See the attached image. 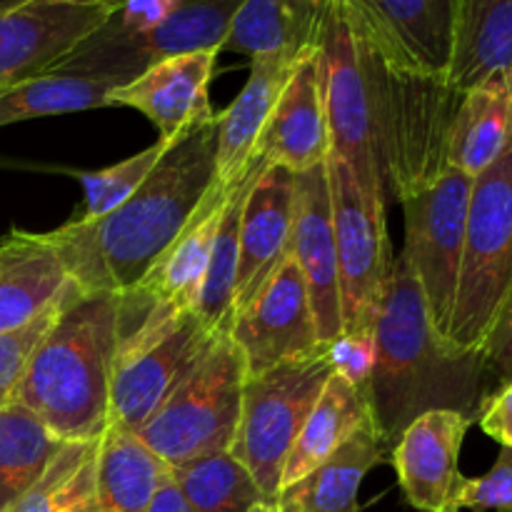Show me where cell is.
<instances>
[{
    "label": "cell",
    "mask_w": 512,
    "mask_h": 512,
    "mask_svg": "<svg viewBox=\"0 0 512 512\" xmlns=\"http://www.w3.org/2000/svg\"><path fill=\"white\" fill-rule=\"evenodd\" d=\"M325 358H328L335 375L348 380L353 388L368 393L370 378H373L375 370V358H378L373 328L340 333L333 343L325 345Z\"/></svg>",
    "instance_id": "obj_37"
},
{
    "label": "cell",
    "mask_w": 512,
    "mask_h": 512,
    "mask_svg": "<svg viewBox=\"0 0 512 512\" xmlns=\"http://www.w3.org/2000/svg\"><path fill=\"white\" fill-rule=\"evenodd\" d=\"M55 3H70V5H93V8H110L115 10L125 0H55Z\"/></svg>",
    "instance_id": "obj_44"
},
{
    "label": "cell",
    "mask_w": 512,
    "mask_h": 512,
    "mask_svg": "<svg viewBox=\"0 0 512 512\" xmlns=\"http://www.w3.org/2000/svg\"><path fill=\"white\" fill-rule=\"evenodd\" d=\"M373 333L378 358L365 395L385 453L415 418L433 410H455L478 423L493 393L483 355L453 348L433 328L403 255L395 258L380 295Z\"/></svg>",
    "instance_id": "obj_2"
},
{
    "label": "cell",
    "mask_w": 512,
    "mask_h": 512,
    "mask_svg": "<svg viewBox=\"0 0 512 512\" xmlns=\"http://www.w3.org/2000/svg\"><path fill=\"white\" fill-rule=\"evenodd\" d=\"M148 512H193V510H190V505L185 503L183 493H180L178 485H175V480H173V475H170V478L160 485L158 493H155Z\"/></svg>",
    "instance_id": "obj_42"
},
{
    "label": "cell",
    "mask_w": 512,
    "mask_h": 512,
    "mask_svg": "<svg viewBox=\"0 0 512 512\" xmlns=\"http://www.w3.org/2000/svg\"><path fill=\"white\" fill-rule=\"evenodd\" d=\"M330 373L333 368L320 353L245 378L238 425L228 450L248 468L268 503H275L283 488L290 450Z\"/></svg>",
    "instance_id": "obj_8"
},
{
    "label": "cell",
    "mask_w": 512,
    "mask_h": 512,
    "mask_svg": "<svg viewBox=\"0 0 512 512\" xmlns=\"http://www.w3.org/2000/svg\"><path fill=\"white\" fill-rule=\"evenodd\" d=\"M385 455L378 430L368 425L318 468L280 488L275 508L278 512H358L360 485Z\"/></svg>",
    "instance_id": "obj_25"
},
{
    "label": "cell",
    "mask_w": 512,
    "mask_h": 512,
    "mask_svg": "<svg viewBox=\"0 0 512 512\" xmlns=\"http://www.w3.org/2000/svg\"><path fill=\"white\" fill-rule=\"evenodd\" d=\"M325 165L338 253L343 333L373 328L375 308L395 265L385 203L370 200L360 190L353 170L338 155L328 153Z\"/></svg>",
    "instance_id": "obj_12"
},
{
    "label": "cell",
    "mask_w": 512,
    "mask_h": 512,
    "mask_svg": "<svg viewBox=\"0 0 512 512\" xmlns=\"http://www.w3.org/2000/svg\"><path fill=\"white\" fill-rule=\"evenodd\" d=\"M25 243H28V233H25V230H13V233L5 235V238L0 240V270H3L15 255H20Z\"/></svg>",
    "instance_id": "obj_43"
},
{
    "label": "cell",
    "mask_w": 512,
    "mask_h": 512,
    "mask_svg": "<svg viewBox=\"0 0 512 512\" xmlns=\"http://www.w3.org/2000/svg\"><path fill=\"white\" fill-rule=\"evenodd\" d=\"M123 335L110 378V423L138 433L175 385L193 370L218 333H210L193 308H143L133 295H123Z\"/></svg>",
    "instance_id": "obj_5"
},
{
    "label": "cell",
    "mask_w": 512,
    "mask_h": 512,
    "mask_svg": "<svg viewBox=\"0 0 512 512\" xmlns=\"http://www.w3.org/2000/svg\"><path fill=\"white\" fill-rule=\"evenodd\" d=\"M228 193L230 188L213 180V185L203 195V200L193 210L183 230L175 235V240L165 248V253L155 260L153 268L145 273L138 288L128 293L143 308H153V305L195 308Z\"/></svg>",
    "instance_id": "obj_22"
},
{
    "label": "cell",
    "mask_w": 512,
    "mask_h": 512,
    "mask_svg": "<svg viewBox=\"0 0 512 512\" xmlns=\"http://www.w3.org/2000/svg\"><path fill=\"white\" fill-rule=\"evenodd\" d=\"M220 50L173 55L158 60L130 83L110 93V105H125L143 113L158 128L160 140H178L193 128L215 120L210 83Z\"/></svg>",
    "instance_id": "obj_17"
},
{
    "label": "cell",
    "mask_w": 512,
    "mask_h": 512,
    "mask_svg": "<svg viewBox=\"0 0 512 512\" xmlns=\"http://www.w3.org/2000/svg\"><path fill=\"white\" fill-rule=\"evenodd\" d=\"M265 160L255 155L248 173L230 188L228 200H225L223 218H220L218 235H215L213 253H210L205 280L200 285L198 300H195V315L210 333L228 330L233 320V293H235V275H238L240 258V218H243V205L248 198L250 185L265 168Z\"/></svg>",
    "instance_id": "obj_30"
},
{
    "label": "cell",
    "mask_w": 512,
    "mask_h": 512,
    "mask_svg": "<svg viewBox=\"0 0 512 512\" xmlns=\"http://www.w3.org/2000/svg\"><path fill=\"white\" fill-rule=\"evenodd\" d=\"M368 425H373L368 395L353 388L340 375L330 373L328 383L320 390L318 400L290 450L283 470V488L318 468L340 445L348 443L355 433Z\"/></svg>",
    "instance_id": "obj_28"
},
{
    "label": "cell",
    "mask_w": 512,
    "mask_h": 512,
    "mask_svg": "<svg viewBox=\"0 0 512 512\" xmlns=\"http://www.w3.org/2000/svg\"><path fill=\"white\" fill-rule=\"evenodd\" d=\"M115 88L118 85L113 80L45 70L0 88V128L33 118L110 108V93Z\"/></svg>",
    "instance_id": "obj_31"
},
{
    "label": "cell",
    "mask_w": 512,
    "mask_h": 512,
    "mask_svg": "<svg viewBox=\"0 0 512 512\" xmlns=\"http://www.w3.org/2000/svg\"><path fill=\"white\" fill-rule=\"evenodd\" d=\"M500 73L512 75V0H458L448 83L465 93Z\"/></svg>",
    "instance_id": "obj_26"
},
{
    "label": "cell",
    "mask_w": 512,
    "mask_h": 512,
    "mask_svg": "<svg viewBox=\"0 0 512 512\" xmlns=\"http://www.w3.org/2000/svg\"><path fill=\"white\" fill-rule=\"evenodd\" d=\"M293 200L295 173L280 165H265L250 185L240 218V258L238 275H235L233 315L255 298L265 280L290 253Z\"/></svg>",
    "instance_id": "obj_19"
},
{
    "label": "cell",
    "mask_w": 512,
    "mask_h": 512,
    "mask_svg": "<svg viewBox=\"0 0 512 512\" xmlns=\"http://www.w3.org/2000/svg\"><path fill=\"white\" fill-rule=\"evenodd\" d=\"M328 0H243L220 50L255 58H303L318 48Z\"/></svg>",
    "instance_id": "obj_23"
},
{
    "label": "cell",
    "mask_w": 512,
    "mask_h": 512,
    "mask_svg": "<svg viewBox=\"0 0 512 512\" xmlns=\"http://www.w3.org/2000/svg\"><path fill=\"white\" fill-rule=\"evenodd\" d=\"M68 288H65V293H68ZM65 293L60 295L58 303L50 305L45 313L30 320L28 325H23L18 330H10V333H0V408L15 403V393H18L25 368H28L30 358H33L35 348L43 340V335L48 333L50 325L58 318V310Z\"/></svg>",
    "instance_id": "obj_36"
},
{
    "label": "cell",
    "mask_w": 512,
    "mask_h": 512,
    "mask_svg": "<svg viewBox=\"0 0 512 512\" xmlns=\"http://www.w3.org/2000/svg\"><path fill=\"white\" fill-rule=\"evenodd\" d=\"M230 338L243 353L248 378L325 353L308 288L293 253L285 255L255 298L233 315Z\"/></svg>",
    "instance_id": "obj_13"
},
{
    "label": "cell",
    "mask_w": 512,
    "mask_h": 512,
    "mask_svg": "<svg viewBox=\"0 0 512 512\" xmlns=\"http://www.w3.org/2000/svg\"><path fill=\"white\" fill-rule=\"evenodd\" d=\"M473 180L448 168L435 183L405 198L403 258L423 290L433 328L448 340L463 265Z\"/></svg>",
    "instance_id": "obj_11"
},
{
    "label": "cell",
    "mask_w": 512,
    "mask_h": 512,
    "mask_svg": "<svg viewBox=\"0 0 512 512\" xmlns=\"http://www.w3.org/2000/svg\"><path fill=\"white\" fill-rule=\"evenodd\" d=\"M215 180V120L168 145L145 183L108 215L68 220L43 243L80 293H133Z\"/></svg>",
    "instance_id": "obj_1"
},
{
    "label": "cell",
    "mask_w": 512,
    "mask_h": 512,
    "mask_svg": "<svg viewBox=\"0 0 512 512\" xmlns=\"http://www.w3.org/2000/svg\"><path fill=\"white\" fill-rule=\"evenodd\" d=\"M458 508L473 512H512V448H500L490 473L463 480Z\"/></svg>",
    "instance_id": "obj_38"
},
{
    "label": "cell",
    "mask_w": 512,
    "mask_h": 512,
    "mask_svg": "<svg viewBox=\"0 0 512 512\" xmlns=\"http://www.w3.org/2000/svg\"><path fill=\"white\" fill-rule=\"evenodd\" d=\"M250 512H278V508H275V503H260V505H255Z\"/></svg>",
    "instance_id": "obj_46"
},
{
    "label": "cell",
    "mask_w": 512,
    "mask_h": 512,
    "mask_svg": "<svg viewBox=\"0 0 512 512\" xmlns=\"http://www.w3.org/2000/svg\"><path fill=\"white\" fill-rule=\"evenodd\" d=\"M480 355H483L490 388L495 390L498 385L508 383L512 378V293L508 303H505L503 313H500L498 323H495L493 333L485 340Z\"/></svg>",
    "instance_id": "obj_40"
},
{
    "label": "cell",
    "mask_w": 512,
    "mask_h": 512,
    "mask_svg": "<svg viewBox=\"0 0 512 512\" xmlns=\"http://www.w3.org/2000/svg\"><path fill=\"white\" fill-rule=\"evenodd\" d=\"M512 150V75L465 90L448 138V168L478 178Z\"/></svg>",
    "instance_id": "obj_24"
},
{
    "label": "cell",
    "mask_w": 512,
    "mask_h": 512,
    "mask_svg": "<svg viewBox=\"0 0 512 512\" xmlns=\"http://www.w3.org/2000/svg\"><path fill=\"white\" fill-rule=\"evenodd\" d=\"M330 138L323 103L318 48L305 55L290 75L260 138L258 155L268 165L303 173L328 160Z\"/></svg>",
    "instance_id": "obj_20"
},
{
    "label": "cell",
    "mask_w": 512,
    "mask_h": 512,
    "mask_svg": "<svg viewBox=\"0 0 512 512\" xmlns=\"http://www.w3.org/2000/svg\"><path fill=\"white\" fill-rule=\"evenodd\" d=\"M290 253L303 273L320 343H333L343 333V313H340L338 253H335L333 208H330L325 163L295 173Z\"/></svg>",
    "instance_id": "obj_15"
},
{
    "label": "cell",
    "mask_w": 512,
    "mask_h": 512,
    "mask_svg": "<svg viewBox=\"0 0 512 512\" xmlns=\"http://www.w3.org/2000/svg\"><path fill=\"white\" fill-rule=\"evenodd\" d=\"M170 475L193 512H250L268 503L248 468L228 448L173 465Z\"/></svg>",
    "instance_id": "obj_33"
},
{
    "label": "cell",
    "mask_w": 512,
    "mask_h": 512,
    "mask_svg": "<svg viewBox=\"0 0 512 512\" xmlns=\"http://www.w3.org/2000/svg\"><path fill=\"white\" fill-rule=\"evenodd\" d=\"M110 13V8L40 0L0 15V88L53 68Z\"/></svg>",
    "instance_id": "obj_18"
},
{
    "label": "cell",
    "mask_w": 512,
    "mask_h": 512,
    "mask_svg": "<svg viewBox=\"0 0 512 512\" xmlns=\"http://www.w3.org/2000/svg\"><path fill=\"white\" fill-rule=\"evenodd\" d=\"M70 285L65 265L43 243L40 233H28V243L0 270V333H10L58 303Z\"/></svg>",
    "instance_id": "obj_29"
},
{
    "label": "cell",
    "mask_w": 512,
    "mask_h": 512,
    "mask_svg": "<svg viewBox=\"0 0 512 512\" xmlns=\"http://www.w3.org/2000/svg\"><path fill=\"white\" fill-rule=\"evenodd\" d=\"M330 153L338 155L370 200L388 205L373 138L368 43L340 0H328L318 38Z\"/></svg>",
    "instance_id": "obj_9"
},
{
    "label": "cell",
    "mask_w": 512,
    "mask_h": 512,
    "mask_svg": "<svg viewBox=\"0 0 512 512\" xmlns=\"http://www.w3.org/2000/svg\"><path fill=\"white\" fill-rule=\"evenodd\" d=\"M303 58H255L243 90L223 113H215V180L220 185L233 188L250 170L275 103Z\"/></svg>",
    "instance_id": "obj_21"
},
{
    "label": "cell",
    "mask_w": 512,
    "mask_h": 512,
    "mask_svg": "<svg viewBox=\"0 0 512 512\" xmlns=\"http://www.w3.org/2000/svg\"><path fill=\"white\" fill-rule=\"evenodd\" d=\"M473 420L455 410H433L415 418L390 448L398 485L410 508L460 512V448Z\"/></svg>",
    "instance_id": "obj_16"
},
{
    "label": "cell",
    "mask_w": 512,
    "mask_h": 512,
    "mask_svg": "<svg viewBox=\"0 0 512 512\" xmlns=\"http://www.w3.org/2000/svg\"><path fill=\"white\" fill-rule=\"evenodd\" d=\"M123 335V295L70 283L58 318L35 348L15 403L65 443L100 440L110 423V378Z\"/></svg>",
    "instance_id": "obj_3"
},
{
    "label": "cell",
    "mask_w": 512,
    "mask_h": 512,
    "mask_svg": "<svg viewBox=\"0 0 512 512\" xmlns=\"http://www.w3.org/2000/svg\"><path fill=\"white\" fill-rule=\"evenodd\" d=\"M15 512H100L98 440L65 443L63 450L15 503Z\"/></svg>",
    "instance_id": "obj_34"
},
{
    "label": "cell",
    "mask_w": 512,
    "mask_h": 512,
    "mask_svg": "<svg viewBox=\"0 0 512 512\" xmlns=\"http://www.w3.org/2000/svg\"><path fill=\"white\" fill-rule=\"evenodd\" d=\"M512 293V150L473 180L448 343L480 353Z\"/></svg>",
    "instance_id": "obj_6"
},
{
    "label": "cell",
    "mask_w": 512,
    "mask_h": 512,
    "mask_svg": "<svg viewBox=\"0 0 512 512\" xmlns=\"http://www.w3.org/2000/svg\"><path fill=\"white\" fill-rule=\"evenodd\" d=\"M40 3V0H0V15L3 13H13V10L28 8V5Z\"/></svg>",
    "instance_id": "obj_45"
},
{
    "label": "cell",
    "mask_w": 512,
    "mask_h": 512,
    "mask_svg": "<svg viewBox=\"0 0 512 512\" xmlns=\"http://www.w3.org/2000/svg\"><path fill=\"white\" fill-rule=\"evenodd\" d=\"M5 512H15V510H5Z\"/></svg>",
    "instance_id": "obj_47"
},
{
    "label": "cell",
    "mask_w": 512,
    "mask_h": 512,
    "mask_svg": "<svg viewBox=\"0 0 512 512\" xmlns=\"http://www.w3.org/2000/svg\"><path fill=\"white\" fill-rule=\"evenodd\" d=\"M180 0H125L105 20L110 30L123 35H140L163 23Z\"/></svg>",
    "instance_id": "obj_39"
},
{
    "label": "cell",
    "mask_w": 512,
    "mask_h": 512,
    "mask_svg": "<svg viewBox=\"0 0 512 512\" xmlns=\"http://www.w3.org/2000/svg\"><path fill=\"white\" fill-rule=\"evenodd\" d=\"M170 465L133 430L108 425L98 440L100 512H148Z\"/></svg>",
    "instance_id": "obj_27"
},
{
    "label": "cell",
    "mask_w": 512,
    "mask_h": 512,
    "mask_svg": "<svg viewBox=\"0 0 512 512\" xmlns=\"http://www.w3.org/2000/svg\"><path fill=\"white\" fill-rule=\"evenodd\" d=\"M168 145V140L158 138L145 150L120 160V163L108 165V168L80 170L78 180L83 185V210L70 220L85 223V220L103 218L110 210L123 205L145 183V178L153 173Z\"/></svg>",
    "instance_id": "obj_35"
},
{
    "label": "cell",
    "mask_w": 512,
    "mask_h": 512,
    "mask_svg": "<svg viewBox=\"0 0 512 512\" xmlns=\"http://www.w3.org/2000/svg\"><path fill=\"white\" fill-rule=\"evenodd\" d=\"M478 425L485 435L500 443V448H512V378L490 393L480 410Z\"/></svg>",
    "instance_id": "obj_41"
},
{
    "label": "cell",
    "mask_w": 512,
    "mask_h": 512,
    "mask_svg": "<svg viewBox=\"0 0 512 512\" xmlns=\"http://www.w3.org/2000/svg\"><path fill=\"white\" fill-rule=\"evenodd\" d=\"M63 445V438L20 403L0 408V512L15 508Z\"/></svg>",
    "instance_id": "obj_32"
},
{
    "label": "cell",
    "mask_w": 512,
    "mask_h": 512,
    "mask_svg": "<svg viewBox=\"0 0 512 512\" xmlns=\"http://www.w3.org/2000/svg\"><path fill=\"white\" fill-rule=\"evenodd\" d=\"M368 83L385 198L403 203L448 170V138L463 93L445 78L393 68L370 43Z\"/></svg>",
    "instance_id": "obj_4"
},
{
    "label": "cell",
    "mask_w": 512,
    "mask_h": 512,
    "mask_svg": "<svg viewBox=\"0 0 512 512\" xmlns=\"http://www.w3.org/2000/svg\"><path fill=\"white\" fill-rule=\"evenodd\" d=\"M370 48L405 73L448 80L458 0H340Z\"/></svg>",
    "instance_id": "obj_14"
},
{
    "label": "cell",
    "mask_w": 512,
    "mask_h": 512,
    "mask_svg": "<svg viewBox=\"0 0 512 512\" xmlns=\"http://www.w3.org/2000/svg\"><path fill=\"white\" fill-rule=\"evenodd\" d=\"M240 3L243 0H180L163 23L140 35L115 33L103 23L50 70L125 85L158 60L220 50Z\"/></svg>",
    "instance_id": "obj_10"
},
{
    "label": "cell",
    "mask_w": 512,
    "mask_h": 512,
    "mask_svg": "<svg viewBox=\"0 0 512 512\" xmlns=\"http://www.w3.org/2000/svg\"><path fill=\"white\" fill-rule=\"evenodd\" d=\"M245 378L243 353L228 330H220L203 358L138 430L140 440L170 468L228 448L238 425Z\"/></svg>",
    "instance_id": "obj_7"
}]
</instances>
